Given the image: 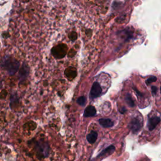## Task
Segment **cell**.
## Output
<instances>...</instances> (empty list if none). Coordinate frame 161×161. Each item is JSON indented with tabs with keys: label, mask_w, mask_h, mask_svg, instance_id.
Here are the masks:
<instances>
[{
	"label": "cell",
	"mask_w": 161,
	"mask_h": 161,
	"mask_svg": "<svg viewBox=\"0 0 161 161\" xmlns=\"http://www.w3.org/2000/svg\"><path fill=\"white\" fill-rule=\"evenodd\" d=\"M47 146H48L46 144H38V147H37V149H38V152L40 153L41 154H43L44 155V157H46L48 155V147H46Z\"/></svg>",
	"instance_id": "52a82bcc"
},
{
	"label": "cell",
	"mask_w": 161,
	"mask_h": 161,
	"mask_svg": "<svg viewBox=\"0 0 161 161\" xmlns=\"http://www.w3.org/2000/svg\"><path fill=\"white\" fill-rule=\"evenodd\" d=\"M86 100L85 98V97H84V96L79 97L77 100V103L81 106H84L86 103Z\"/></svg>",
	"instance_id": "7c38bea8"
},
{
	"label": "cell",
	"mask_w": 161,
	"mask_h": 161,
	"mask_svg": "<svg viewBox=\"0 0 161 161\" xmlns=\"http://www.w3.org/2000/svg\"><path fill=\"white\" fill-rule=\"evenodd\" d=\"M2 67L5 69L9 74L13 75L18 69L19 62L13 58L7 57L4 58L2 62Z\"/></svg>",
	"instance_id": "6da1fadb"
},
{
	"label": "cell",
	"mask_w": 161,
	"mask_h": 161,
	"mask_svg": "<svg viewBox=\"0 0 161 161\" xmlns=\"http://www.w3.org/2000/svg\"><path fill=\"white\" fill-rule=\"evenodd\" d=\"M28 74V69L27 67L23 66L19 71V77L21 79H25L27 77V75Z\"/></svg>",
	"instance_id": "30bf717a"
},
{
	"label": "cell",
	"mask_w": 161,
	"mask_h": 161,
	"mask_svg": "<svg viewBox=\"0 0 161 161\" xmlns=\"http://www.w3.org/2000/svg\"><path fill=\"white\" fill-rule=\"evenodd\" d=\"M102 92L101 87L98 82H95L92 86L91 90L90 91V97L91 99L96 98L98 97Z\"/></svg>",
	"instance_id": "3957f363"
},
{
	"label": "cell",
	"mask_w": 161,
	"mask_h": 161,
	"mask_svg": "<svg viewBox=\"0 0 161 161\" xmlns=\"http://www.w3.org/2000/svg\"><path fill=\"white\" fill-rule=\"evenodd\" d=\"M99 123L100 125L103 126V128H111L113 126L114 123L113 121L109 118H101L99 120Z\"/></svg>",
	"instance_id": "8992f818"
},
{
	"label": "cell",
	"mask_w": 161,
	"mask_h": 161,
	"mask_svg": "<svg viewBox=\"0 0 161 161\" xmlns=\"http://www.w3.org/2000/svg\"><path fill=\"white\" fill-rule=\"evenodd\" d=\"M126 111V109L124 108V107H123V108L120 110V113H122V114H123Z\"/></svg>",
	"instance_id": "9a60e30c"
},
{
	"label": "cell",
	"mask_w": 161,
	"mask_h": 161,
	"mask_svg": "<svg viewBox=\"0 0 161 161\" xmlns=\"http://www.w3.org/2000/svg\"><path fill=\"white\" fill-rule=\"evenodd\" d=\"M96 115V110L93 106H88L86 107V108L84 112V116L88 118V117L94 116Z\"/></svg>",
	"instance_id": "5b68a950"
},
{
	"label": "cell",
	"mask_w": 161,
	"mask_h": 161,
	"mask_svg": "<svg viewBox=\"0 0 161 161\" xmlns=\"http://www.w3.org/2000/svg\"><path fill=\"white\" fill-rule=\"evenodd\" d=\"M97 138V134L95 131H92L87 135V140L90 144H94Z\"/></svg>",
	"instance_id": "ba28073f"
},
{
	"label": "cell",
	"mask_w": 161,
	"mask_h": 161,
	"mask_svg": "<svg viewBox=\"0 0 161 161\" xmlns=\"http://www.w3.org/2000/svg\"><path fill=\"white\" fill-rule=\"evenodd\" d=\"M129 128L134 134H137L142 128V124L139 119L134 118L131 120L129 123Z\"/></svg>",
	"instance_id": "7a4b0ae2"
},
{
	"label": "cell",
	"mask_w": 161,
	"mask_h": 161,
	"mask_svg": "<svg viewBox=\"0 0 161 161\" xmlns=\"http://www.w3.org/2000/svg\"><path fill=\"white\" fill-rule=\"evenodd\" d=\"M160 121V117L158 116H154L152 118H150L148 122V128L150 131L153 130L156 126L158 125V123Z\"/></svg>",
	"instance_id": "277c9868"
},
{
	"label": "cell",
	"mask_w": 161,
	"mask_h": 161,
	"mask_svg": "<svg viewBox=\"0 0 161 161\" xmlns=\"http://www.w3.org/2000/svg\"><path fill=\"white\" fill-rule=\"evenodd\" d=\"M156 81H157V77H155V76H152V77H149L147 80H146L145 83L147 85H149L151 83V82H155Z\"/></svg>",
	"instance_id": "4fadbf2b"
},
{
	"label": "cell",
	"mask_w": 161,
	"mask_h": 161,
	"mask_svg": "<svg viewBox=\"0 0 161 161\" xmlns=\"http://www.w3.org/2000/svg\"><path fill=\"white\" fill-rule=\"evenodd\" d=\"M125 100L126 101V103H127V104L130 106V107H134L135 104H134V102L132 100V97H131V95L128 93L127 95H126V98H125Z\"/></svg>",
	"instance_id": "8fae6325"
},
{
	"label": "cell",
	"mask_w": 161,
	"mask_h": 161,
	"mask_svg": "<svg viewBox=\"0 0 161 161\" xmlns=\"http://www.w3.org/2000/svg\"><path fill=\"white\" fill-rule=\"evenodd\" d=\"M151 89H152V92L154 95L157 94V87L153 86H152V88Z\"/></svg>",
	"instance_id": "5bb4252c"
},
{
	"label": "cell",
	"mask_w": 161,
	"mask_h": 161,
	"mask_svg": "<svg viewBox=\"0 0 161 161\" xmlns=\"http://www.w3.org/2000/svg\"><path fill=\"white\" fill-rule=\"evenodd\" d=\"M115 150V147H114V146L113 145H110V146H109L108 147H107L106 149H105V150H103V151H102L101 153H100L99 155H97V157L105 155L107 154H111L112 153L114 152Z\"/></svg>",
	"instance_id": "9c48e42d"
}]
</instances>
